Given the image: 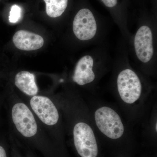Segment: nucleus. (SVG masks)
Returning <instances> with one entry per match:
<instances>
[{"label":"nucleus","instance_id":"obj_13","mask_svg":"<svg viewBox=\"0 0 157 157\" xmlns=\"http://www.w3.org/2000/svg\"><path fill=\"white\" fill-rule=\"evenodd\" d=\"M105 6L109 8H113L117 4V0H101Z\"/></svg>","mask_w":157,"mask_h":157},{"label":"nucleus","instance_id":"obj_12","mask_svg":"<svg viewBox=\"0 0 157 157\" xmlns=\"http://www.w3.org/2000/svg\"><path fill=\"white\" fill-rule=\"evenodd\" d=\"M22 10L20 6L14 5L11 7L9 16V21L12 23H15L19 21L21 17Z\"/></svg>","mask_w":157,"mask_h":157},{"label":"nucleus","instance_id":"obj_7","mask_svg":"<svg viewBox=\"0 0 157 157\" xmlns=\"http://www.w3.org/2000/svg\"><path fill=\"white\" fill-rule=\"evenodd\" d=\"M135 52L139 60L144 63L151 60L154 54L152 33L151 29L143 25L138 29L135 37Z\"/></svg>","mask_w":157,"mask_h":157},{"label":"nucleus","instance_id":"obj_14","mask_svg":"<svg viewBox=\"0 0 157 157\" xmlns=\"http://www.w3.org/2000/svg\"><path fill=\"white\" fill-rule=\"evenodd\" d=\"M0 157H7L5 149L1 146H0Z\"/></svg>","mask_w":157,"mask_h":157},{"label":"nucleus","instance_id":"obj_5","mask_svg":"<svg viewBox=\"0 0 157 157\" xmlns=\"http://www.w3.org/2000/svg\"><path fill=\"white\" fill-rule=\"evenodd\" d=\"M73 31L76 38L82 41L89 40L95 36L97 23L89 9H81L76 14L73 20Z\"/></svg>","mask_w":157,"mask_h":157},{"label":"nucleus","instance_id":"obj_6","mask_svg":"<svg viewBox=\"0 0 157 157\" xmlns=\"http://www.w3.org/2000/svg\"><path fill=\"white\" fill-rule=\"evenodd\" d=\"M30 104L32 109L43 123L49 126L57 123L59 117L58 110L49 98L44 96H33Z\"/></svg>","mask_w":157,"mask_h":157},{"label":"nucleus","instance_id":"obj_9","mask_svg":"<svg viewBox=\"0 0 157 157\" xmlns=\"http://www.w3.org/2000/svg\"><path fill=\"white\" fill-rule=\"evenodd\" d=\"M13 42L16 48L28 51L42 48L44 42L40 35L25 30L16 32L13 36Z\"/></svg>","mask_w":157,"mask_h":157},{"label":"nucleus","instance_id":"obj_8","mask_svg":"<svg viewBox=\"0 0 157 157\" xmlns=\"http://www.w3.org/2000/svg\"><path fill=\"white\" fill-rule=\"evenodd\" d=\"M94 63V59L90 56H85L81 58L75 67L73 76V81L80 86L92 82L96 77L93 70Z\"/></svg>","mask_w":157,"mask_h":157},{"label":"nucleus","instance_id":"obj_1","mask_svg":"<svg viewBox=\"0 0 157 157\" xmlns=\"http://www.w3.org/2000/svg\"><path fill=\"white\" fill-rule=\"evenodd\" d=\"M93 122L99 132L107 138L117 140L126 134L125 126L118 113L112 107L101 105L93 115Z\"/></svg>","mask_w":157,"mask_h":157},{"label":"nucleus","instance_id":"obj_3","mask_svg":"<svg viewBox=\"0 0 157 157\" xmlns=\"http://www.w3.org/2000/svg\"><path fill=\"white\" fill-rule=\"evenodd\" d=\"M93 127L81 120L74 125L73 130L74 145L81 157H97L98 147Z\"/></svg>","mask_w":157,"mask_h":157},{"label":"nucleus","instance_id":"obj_4","mask_svg":"<svg viewBox=\"0 0 157 157\" xmlns=\"http://www.w3.org/2000/svg\"><path fill=\"white\" fill-rule=\"evenodd\" d=\"M11 114L15 127L23 136L30 137L36 134L38 130L36 122L26 105L22 103L14 104Z\"/></svg>","mask_w":157,"mask_h":157},{"label":"nucleus","instance_id":"obj_2","mask_svg":"<svg viewBox=\"0 0 157 157\" xmlns=\"http://www.w3.org/2000/svg\"><path fill=\"white\" fill-rule=\"evenodd\" d=\"M118 94L126 106H134L141 99L142 86L138 75L133 70L126 69L119 73L117 80Z\"/></svg>","mask_w":157,"mask_h":157},{"label":"nucleus","instance_id":"obj_11","mask_svg":"<svg viewBox=\"0 0 157 157\" xmlns=\"http://www.w3.org/2000/svg\"><path fill=\"white\" fill-rule=\"evenodd\" d=\"M68 0H44L46 5V14L51 17H59L64 13Z\"/></svg>","mask_w":157,"mask_h":157},{"label":"nucleus","instance_id":"obj_10","mask_svg":"<svg viewBox=\"0 0 157 157\" xmlns=\"http://www.w3.org/2000/svg\"><path fill=\"white\" fill-rule=\"evenodd\" d=\"M15 85L21 91L30 96H36L39 91L33 74L23 71L16 74Z\"/></svg>","mask_w":157,"mask_h":157}]
</instances>
